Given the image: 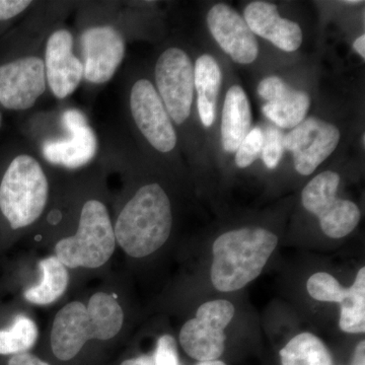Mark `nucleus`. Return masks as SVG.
<instances>
[{"mask_svg":"<svg viewBox=\"0 0 365 365\" xmlns=\"http://www.w3.org/2000/svg\"><path fill=\"white\" fill-rule=\"evenodd\" d=\"M277 244V235L265 228L244 227L222 234L213 242V287L222 292L242 289L260 275Z\"/></svg>","mask_w":365,"mask_h":365,"instance_id":"nucleus-1","label":"nucleus"},{"mask_svg":"<svg viewBox=\"0 0 365 365\" xmlns=\"http://www.w3.org/2000/svg\"><path fill=\"white\" fill-rule=\"evenodd\" d=\"M124 314L116 299L104 292L85 304L73 302L62 307L53 322L52 351L62 361L76 357L88 340H109L123 325Z\"/></svg>","mask_w":365,"mask_h":365,"instance_id":"nucleus-2","label":"nucleus"},{"mask_svg":"<svg viewBox=\"0 0 365 365\" xmlns=\"http://www.w3.org/2000/svg\"><path fill=\"white\" fill-rule=\"evenodd\" d=\"M173 227L170 201L157 184L144 185L134 194L114 227L118 244L133 258H143L162 248Z\"/></svg>","mask_w":365,"mask_h":365,"instance_id":"nucleus-3","label":"nucleus"},{"mask_svg":"<svg viewBox=\"0 0 365 365\" xmlns=\"http://www.w3.org/2000/svg\"><path fill=\"white\" fill-rule=\"evenodd\" d=\"M49 182L38 158L21 153L13 158L0 182V211L13 230L29 227L44 212Z\"/></svg>","mask_w":365,"mask_h":365,"instance_id":"nucleus-4","label":"nucleus"},{"mask_svg":"<svg viewBox=\"0 0 365 365\" xmlns=\"http://www.w3.org/2000/svg\"><path fill=\"white\" fill-rule=\"evenodd\" d=\"M116 247L114 227L104 203L91 199L83 204L76 235L60 240L56 257L66 268H98Z\"/></svg>","mask_w":365,"mask_h":365,"instance_id":"nucleus-5","label":"nucleus"},{"mask_svg":"<svg viewBox=\"0 0 365 365\" xmlns=\"http://www.w3.org/2000/svg\"><path fill=\"white\" fill-rule=\"evenodd\" d=\"M339 182L337 173L327 170L314 177L302 194L304 207L319 218L324 234L332 239L351 234L361 218L356 204L338 198Z\"/></svg>","mask_w":365,"mask_h":365,"instance_id":"nucleus-6","label":"nucleus"},{"mask_svg":"<svg viewBox=\"0 0 365 365\" xmlns=\"http://www.w3.org/2000/svg\"><path fill=\"white\" fill-rule=\"evenodd\" d=\"M235 307L225 299L210 300L197 309L196 317L182 327L180 343L198 361L217 360L225 349V330L235 316Z\"/></svg>","mask_w":365,"mask_h":365,"instance_id":"nucleus-7","label":"nucleus"},{"mask_svg":"<svg viewBox=\"0 0 365 365\" xmlns=\"http://www.w3.org/2000/svg\"><path fill=\"white\" fill-rule=\"evenodd\" d=\"M155 83L168 114L177 125H182L191 114L193 103L194 66L186 52L169 48L155 64Z\"/></svg>","mask_w":365,"mask_h":365,"instance_id":"nucleus-8","label":"nucleus"},{"mask_svg":"<svg viewBox=\"0 0 365 365\" xmlns=\"http://www.w3.org/2000/svg\"><path fill=\"white\" fill-rule=\"evenodd\" d=\"M63 133L42 143V155L52 165L78 169L88 165L97 155L98 137L88 119L78 109L62 113Z\"/></svg>","mask_w":365,"mask_h":365,"instance_id":"nucleus-9","label":"nucleus"},{"mask_svg":"<svg viewBox=\"0 0 365 365\" xmlns=\"http://www.w3.org/2000/svg\"><path fill=\"white\" fill-rule=\"evenodd\" d=\"M130 111L144 138L160 153H168L177 145V132L157 88L150 81L138 79L130 91Z\"/></svg>","mask_w":365,"mask_h":365,"instance_id":"nucleus-10","label":"nucleus"},{"mask_svg":"<svg viewBox=\"0 0 365 365\" xmlns=\"http://www.w3.org/2000/svg\"><path fill=\"white\" fill-rule=\"evenodd\" d=\"M83 78L93 85H105L114 78L126 54L122 33L111 25L88 26L81 34Z\"/></svg>","mask_w":365,"mask_h":365,"instance_id":"nucleus-11","label":"nucleus"},{"mask_svg":"<svg viewBox=\"0 0 365 365\" xmlns=\"http://www.w3.org/2000/svg\"><path fill=\"white\" fill-rule=\"evenodd\" d=\"M47 90L44 61L26 55L0 66V104L13 111L31 109Z\"/></svg>","mask_w":365,"mask_h":365,"instance_id":"nucleus-12","label":"nucleus"},{"mask_svg":"<svg viewBox=\"0 0 365 365\" xmlns=\"http://www.w3.org/2000/svg\"><path fill=\"white\" fill-rule=\"evenodd\" d=\"M339 140L340 131L335 125L311 117L284 135L283 145L294 155L295 170L309 176L332 155Z\"/></svg>","mask_w":365,"mask_h":365,"instance_id":"nucleus-13","label":"nucleus"},{"mask_svg":"<svg viewBox=\"0 0 365 365\" xmlns=\"http://www.w3.org/2000/svg\"><path fill=\"white\" fill-rule=\"evenodd\" d=\"M73 48V35L66 28L53 31L46 42L43 59L46 81L58 100L71 96L83 79V60L76 56Z\"/></svg>","mask_w":365,"mask_h":365,"instance_id":"nucleus-14","label":"nucleus"},{"mask_svg":"<svg viewBox=\"0 0 365 365\" xmlns=\"http://www.w3.org/2000/svg\"><path fill=\"white\" fill-rule=\"evenodd\" d=\"M207 25L220 48L237 63H253L258 57L256 36L232 7L222 4L211 7Z\"/></svg>","mask_w":365,"mask_h":365,"instance_id":"nucleus-15","label":"nucleus"},{"mask_svg":"<svg viewBox=\"0 0 365 365\" xmlns=\"http://www.w3.org/2000/svg\"><path fill=\"white\" fill-rule=\"evenodd\" d=\"M258 93L266 101L263 113L278 128L294 129L309 112L311 98L306 91L294 90L277 76H269L259 83Z\"/></svg>","mask_w":365,"mask_h":365,"instance_id":"nucleus-16","label":"nucleus"},{"mask_svg":"<svg viewBox=\"0 0 365 365\" xmlns=\"http://www.w3.org/2000/svg\"><path fill=\"white\" fill-rule=\"evenodd\" d=\"M245 21L255 35L270 41L283 51H297L302 43L299 24L281 18L275 4L254 1L245 9Z\"/></svg>","mask_w":365,"mask_h":365,"instance_id":"nucleus-17","label":"nucleus"},{"mask_svg":"<svg viewBox=\"0 0 365 365\" xmlns=\"http://www.w3.org/2000/svg\"><path fill=\"white\" fill-rule=\"evenodd\" d=\"M252 124V112L248 97L240 86L230 88L222 110V141L227 153H235Z\"/></svg>","mask_w":365,"mask_h":365,"instance_id":"nucleus-18","label":"nucleus"},{"mask_svg":"<svg viewBox=\"0 0 365 365\" xmlns=\"http://www.w3.org/2000/svg\"><path fill=\"white\" fill-rule=\"evenodd\" d=\"M222 81V71L212 56L202 55L197 59L194 66V85L199 116L205 127H210L215 122Z\"/></svg>","mask_w":365,"mask_h":365,"instance_id":"nucleus-19","label":"nucleus"},{"mask_svg":"<svg viewBox=\"0 0 365 365\" xmlns=\"http://www.w3.org/2000/svg\"><path fill=\"white\" fill-rule=\"evenodd\" d=\"M42 280L39 284L26 290L25 299L31 304L47 306L56 302L66 292L69 282L67 268L56 256L40 262Z\"/></svg>","mask_w":365,"mask_h":365,"instance_id":"nucleus-20","label":"nucleus"},{"mask_svg":"<svg viewBox=\"0 0 365 365\" xmlns=\"http://www.w3.org/2000/svg\"><path fill=\"white\" fill-rule=\"evenodd\" d=\"M281 365H335L323 341L312 333L292 338L280 351Z\"/></svg>","mask_w":365,"mask_h":365,"instance_id":"nucleus-21","label":"nucleus"},{"mask_svg":"<svg viewBox=\"0 0 365 365\" xmlns=\"http://www.w3.org/2000/svg\"><path fill=\"white\" fill-rule=\"evenodd\" d=\"M339 327L345 333L365 332V267L357 273L354 282L341 302Z\"/></svg>","mask_w":365,"mask_h":365,"instance_id":"nucleus-22","label":"nucleus"},{"mask_svg":"<svg viewBox=\"0 0 365 365\" xmlns=\"http://www.w3.org/2000/svg\"><path fill=\"white\" fill-rule=\"evenodd\" d=\"M37 339L38 328L35 322L20 314L14 319L11 328L0 330V354L26 353L36 344Z\"/></svg>","mask_w":365,"mask_h":365,"instance_id":"nucleus-23","label":"nucleus"},{"mask_svg":"<svg viewBox=\"0 0 365 365\" xmlns=\"http://www.w3.org/2000/svg\"><path fill=\"white\" fill-rule=\"evenodd\" d=\"M307 289L314 299L338 304H341L348 294V288L343 287L339 281L326 272L312 275L307 280Z\"/></svg>","mask_w":365,"mask_h":365,"instance_id":"nucleus-24","label":"nucleus"},{"mask_svg":"<svg viewBox=\"0 0 365 365\" xmlns=\"http://www.w3.org/2000/svg\"><path fill=\"white\" fill-rule=\"evenodd\" d=\"M283 140H284V134L278 127L269 126L265 132H263L262 158L268 169H275L279 163L284 150Z\"/></svg>","mask_w":365,"mask_h":365,"instance_id":"nucleus-25","label":"nucleus"},{"mask_svg":"<svg viewBox=\"0 0 365 365\" xmlns=\"http://www.w3.org/2000/svg\"><path fill=\"white\" fill-rule=\"evenodd\" d=\"M263 146V130L254 128L245 137L241 145L235 151V163L240 169L248 168L258 158Z\"/></svg>","mask_w":365,"mask_h":365,"instance_id":"nucleus-26","label":"nucleus"},{"mask_svg":"<svg viewBox=\"0 0 365 365\" xmlns=\"http://www.w3.org/2000/svg\"><path fill=\"white\" fill-rule=\"evenodd\" d=\"M32 1L26 0H0V21L11 20L24 13Z\"/></svg>","mask_w":365,"mask_h":365,"instance_id":"nucleus-27","label":"nucleus"},{"mask_svg":"<svg viewBox=\"0 0 365 365\" xmlns=\"http://www.w3.org/2000/svg\"><path fill=\"white\" fill-rule=\"evenodd\" d=\"M9 365H49L47 362L43 361L38 357L34 356L30 353H21V354L13 355L9 359Z\"/></svg>","mask_w":365,"mask_h":365,"instance_id":"nucleus-28","label":"nucleus"},{"mask_svg":"<svg viewBox=\"0 0 365 365\" xmlns=\"http://www.w3.org/2000/svg\"><path fill=\"white\" fill-rule=\"evenodd\" d=\"M121 365H157L155 364V359L153 355H143V356L136 357L125 360L122 362Z\"/></svg>","mask_w":365,"mask_h":365,"instance_id":"nucleus-29","label":"nucleus"},{"mask_svg":"<svg viewBox=\"0 0 365 365\" xmlns=\"http://www.w3.org/2000/svg\"><path fill=\"white\" fill-rule=\"evenodd\" d=\"M351 365H365V341L362 340L355 348Z\"/></svg>","mask_w":365,"mask_h":365,"instance_id":"nucleus-30","label":"nucleus"},{"mask_svg":"<svg viewBox=\"0 0 365 365\" xmlns=\"http://www.w3.org/2000/svg\"><path fill=\"white\" fill-rule=\"evenodd\" d=\"M353 47L356 50L357 53L362 57V58H365V36L361 35L360 37L357 38L355 40V42L353 43Z\"/></svg>","mask_w":365,"mask_h":365,"instance_id":"nucleus-31","label":"nucleus"},{"mask_svg":"<svg viewBox=\"0 0 365 365\" xmlns=\"http://www.w3.org/2000/svg\"><path fill=\"white\" fill-rule=\"evenodd\" d=\"M197 365H227L223 361H220V360H212V361H204L199 362Z\"/></svg>","mask_w":365,"mask_h":365,"instance_id":"nucleus-32","label":"nucleus"},{"mask_svg":"<svg viewBox=\"0 0 365 365\" xmlns=\"http://www.w3.org/2000/svg\"><path fill=\"white\" fill-rule=\"evenodd\" d=\"M346 4H350V6H354V4H364V1H345Z\"/></svg>","mask_w":365,"mask_h":365,"instance_id":"nucleus-33","label":"nucleus"},{"mask_svg":"<svg viewBox=\"0 0 365 365\" xmlns=\"http://www.w3.org/2000/svg\"><path fill=\"white\" fill-rule=\"evenodd\" d=\"M0 123H1V115H0Z\"/></svg>","mask_w":365,"mask_h":365,"instance_id":"nucleus-34","label":"nucleus"}]
</instances>
